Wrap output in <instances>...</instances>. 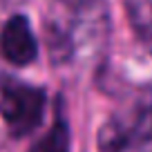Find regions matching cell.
Returning <instances> with one entry per match:
<instances>
[{
    "instance_id": "3957f363",
    "label": "cell",
    "mask_w": 152,
    "mask_h": 152,
    "mask_svg": "<svg viewBox=\"0 0 152 152\" xmlns=\"http://www.w3.org/2000/svg\"><path fill=\"white\" fill-rule=\"evenodd\" d=\"M125 14L139 43L152 54V0H123Z\"/></svg>"
},
{
    "instance_id": "5b68a950",
    "label": "cell",
    "mask_w": 152,
    "mask_h": 152,
    "mask_svg": "<svg viewBox=\"0 0 152 152\" xmlns=\"http://www.w3.org/2000/svg\"><path fill=\"white\" fill-rule=\"evenodd\" d=\"M61 7H65L69 14L74 16H83V14H92L103 0H56Z\"/></svg>"
},
{
    "instance_id": "277c9868",
    "label": "cell",
    "mask_w": 152,
    "mask_h": 152,
    "mask_svg": "<svg viewBox=\"0 0 152 152\" xmlns=\"http://www.w3.org/2000/svg\"><path fill=\"white\" fill-rule=\"evenodd\" d=\"M69 145H72L69 125L63 116H56L52 128L45 132V137H40L34 143L29 152H69Z\"/></svg>"
},
{
    "instance_id": "7a4b0ae2",
    "label": "cell",
    "mask_w": 152,
    "mask_h": 152,
    "mask_svg": "<svg viewBox=\"0 0 152 152\" xmlns=\"http://www.w3.org/2000/svg\"><path fill=\"white\" fill-rule=\"evenodd\" d=\"M0 54L16 67H25L38 56V40L23 14L11 16L0 31Z\"/></svg>"
},
{
    "instance_id": "6da1fadb",
    "label": "cell",
    "mask_w": 152,
    "mask_h": 152,
    "mask_svg": "<svg viewBox=\"0 0 152 152\" xmlns=\"http://www.w3.org/2000/svg\"><path fill=\"white\" fill-rule=\"evenodd\" d=\"M45 103L47 96L43 87L23 83L7 74L0 76V116L14 137L31 134L40 125Z\"/></svg>"
}]
</instances>
